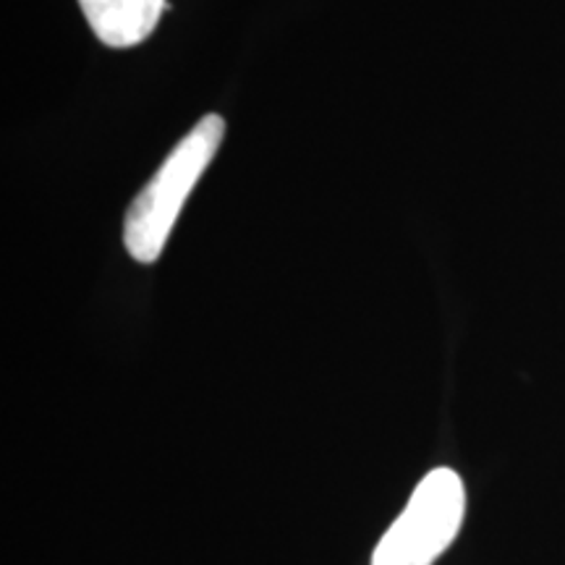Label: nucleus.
Here are the masks:
<instances>
[{
	"mask_svg": "<svg viewBox=\"0 0 565 565\" xmlns=\"http://www.w3.org/2000/svg\"><path fill=\"white\" fill-rule=\"evenodd\" d=\"M225 134V121L215 113L204 116L192 131L173 147L160 171L134 196L124 221L126 252L141 265L160 259L179 221L189 194L207 171Z\"/></svg>",
	"mask_w": 565,
	"mask_h": 565,
	"instance_id": "nucleus-1",
	"label": "nucleus"
},
{
	"mask_svg": "<svg viewBox=\"0 0 565 565\" xmlns=\"http://www.w3.org/2000/svg\"><path fill=\"white\" fill-rule=\"evenodd\" d=\"M466 490L454 469H435L416 484L404 511L383 534L372 565H433L463 524Z\"/></svg>",
	"mask_w": 565,
	"mask_h": 565,
	"instance_id": "nucleus-2",
	"label": "nucleus"
},
{
	"mask_svg": "<svg viewBox=\"0 0 565 565\" xmlns=\"http://www.w3.org/2000/svg\"><path fill=\"white\" fill-rule=\"evenodd\" d=\"M95 38L108 47H134L150 38L166 0H79Z\"/></svg>",
	"mask_w": 565,
	"mask_h": 565,
	"instance_id": "nucleus-3",
	"label": "nucleus"
}]
</instances>
